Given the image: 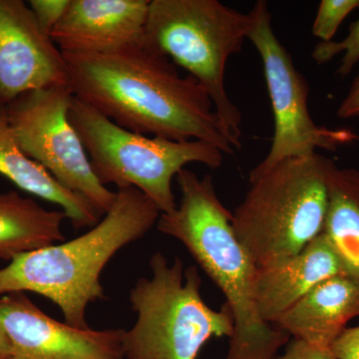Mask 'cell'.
Returning <instances> with one entry per match:
<instances>
[{"label":"cell","instance_id":"1","mask_svg":"<svg viewBox=\"0 0 359 359\" xmlns=\"http://www.w3.org/2000/svg\"><path fill=\"white\" fill-rule=\"evenodd\" d=\"M63 53V52H62ZM73 95L122 128L236 153L209 94L154 47L136 42L105 53H63Z\"/></svg>","mask_w":359,"mask_h":359},{"label":"cell","instance_id":"2","mask_svg":"<svg viewBox=\"0 0 359 359\" xmlns=\"http://www.w3.org/2000/svg\"><path fill=\"white\" fill-rule=\"evenodd\" d=\"M181 199L161 214L157 228L179 240L226 297L233 332L224 359H276L290 334L262 320L255 297L257 269L233 231V212L219 200L211 175L177 174Z\"/></svg>","mask_w":359,"mask_h":359},{"label":"cell","instance_id":"3","mask_svg":"<svg viewBox=\"0 0 359 359\" xmlns=\"http://www.w3.org/2000/svg\"><path fill=\"white\" fill-rule=\"evenodd\" d=\"M160 215L140 191L118 189L112 208L84 235L20 255L0 269V295H43L57 304L66 323L88 328L87 308L105 299L100 276L106 264L118 250L143 238Z\"/></svg>","mask_w":359,"mask_h":359},{"label":"cell","instance_id":"4","mask_svg":"<svg viewBox=\"0 0 359 359\" xmlns=\"http://www.w3.org/2000/svg\"><path fill=\"white\" fill-rule=\"evenodd\" d=\"M335 166L316 152L249 176V190L233 212L231 226L257 269L285 263L320 235L328 176Z\"/></svg>","mask_w":359,"mask_h":359},{"label":"cell","instance_id":"5","mask_svg":"<svg viewBox=\"0 0 359 359\" xmlns=\"http://www.w3.org/2000/svg\"><path fill=\"white\" fill-rule=\"evenodd\" d=\"M250 25V13L219 0H151L142 37L204 87L236 151L242 148L243 116L226 93L224 72Z\"/></svg>","mask_w":359,"mask_h":359},{"label":"cell","instance_id":"6","mask_svg":"<svg viewBox=\"0 0 359 359\" xmlns=\"http://www.w3.org/2000/svg\"><path fill=\"white\" fill-rule=\"evenodd\" d=\"M152 278H140L130 292L138 313L125 330L123 351L128 359H197L212 337H231L233 320L226 304L210 308L201 294L202 278L195 266L184 271L177 257L170 264L162 252L150 259Z\"/></svg>","mask_w":359,"mask_h":359},{"label":"cell","instance_id":"7","mask_svg":"<svg viewBox=\"0 0 359 359\" xmlns=\"http://www.w3.org/2000/svg\"><path fill=\"white\" fill-rule=\"evenodd\" d=\"M68 118L103 186L133 187L152 201L161 214L176 209L172 181L186 165L200 163L217 169L224 153L200 140L174 141L146 136L118 126L73 96Z\"/></svg>","mask_w":359,"mask_h":359},{"label":"cell","instance_id":"8","mask_svg":"<svg viewBox=\"0 0 359 359\" xmlns=\"http://www.w3.org/2000/svg\"><path fill=\"white\" fill-rule=\"evenodd\" d=\"M252 18L248 39L256 47L263 62L275 132L266 158L250 171L263 174L290 158L335 151L356 138L351 130L318 126L309 111V84L297 69L292 55L276 37L268 4L259 0L250 11Z\"/></svg>","mask_w":359,"mask_h":359},{"label":"cell","instance_id":"9","mask_svg":"<svg viewBox=\"0 0 359 359\" xmlns=\"http://www.w3.org/2000/svg\"><path fill=\"white\" fill-rule=\"evenodd\" d=\"M73 96L69 85L25 92L7 103L9 121L21 150L30 159L105 215L114 204L116 192L97 179L69 121Z\"/></svg>","mask_w":359,"mask_h":359},{"label":"cell","instance_id":"10","mask_svg":"<svg viewBox=\"0 0 359 359\" xmlns=\"http://www.w3.org/2000/svg\"><path fill=\"white\" fill-rule=\"evenodd\" d=\"M0 325L13 359H123L124 330L78 328L53 320L25 292L0 295Z\"/></svg>","mask_w":359,"mask_h":359},{"label":"cell","instance_id":"11","mask_svg":"<svg viewBox=\"0 0 359 359\" xmlns=\"http://www.w3.org/2000/svg\"><path fill=\"white\" fill-rule=\"evenodd\" d=\"M69 85L67 65L22 0H0V99Z\"/></svg>","mask_w":359,"mask_h":359},{"label":"cell","instance_id":"12","mask_svg":"<svg viewBox=\"0 0 359 359\" xmlns=\"http://www.w3.org/2000/svg\"><path fill=\"white\" fill-rule=\"evenodd\" d=\"M150 0H70L50 33L63 53H105L141 41Z\"/></svg>","mask_w":359,"mask_h":359},{"label":"cell","instance_id":"13","mask_svg":"<svg viewBox=\"0 0 359 359\" xmlns=\"http://www.w3.org/2000/svg\"><path fill=\"white\" fill-rule=\"evenodd\" d=\"M344 275L341 264L323 233L297 256L266 269H257L255 297L262 320L275 325L282 314L318 283Z\"/></svg>","mask_w":359,"mask_h":359},{"label":"cell","instance_id":"14","mask_svg":"<svg viewBox=\"0 0 359 359\" xmlns=\"http://www.w3.org/2000/svg\"><path fill=\"white\" fill-rule=\"evenodd\" d=\"M359 316V283L344 275L323 280L278 318L276 327L311 346L330 349Z\"/></svg>","mask_w":359,"mask_h":359},{"label":"cell","instance_id":"15","mask_svg":"<svg viewBox=\"0 0 359 359\" xmlns=\"http://www.w3.org/2000/svg\"><path fill=\"white\" fill-rule=\"evenodd\" d=\"M0 175L21 190L60 205L74 229L93 228L101 214L88 200L59 184L39 163L21 150L9 121L7 104L0 99Z\"/></svg>","mask_w":359,"mask_h":359},{"label":"cell","instance_id":"16","mask_svg":"<svg viewBox=\"0 0 359 359\" xmlns=\"http://www.w3.org/2000/svg\"><path fill=\"white\" fill-rule=\"evenodd\" d=\"M63 211H48L15 191L0 193V259L11 261L65 241Z\"/></svg>","mask_w":359,"mask_h":359},{"label":"cell","instance_id":"17","mask_svg":"<svg viewBox=\"0 0 359 359\" xmlns=\"http://www.w3.org/2000/svg\"><path fill=\"white\" fill-rule=\"evenodd\" d=\"M328 205L323 233L344 275L359 283V170L335 166L327 180Z\"/></svg>","mask_w":359,"mask_h":359},{"label":"cell","instance_id":"18","mask_svg":"<svg viewBox=\"0 0 359 359\" xmlns=\"http://www.w3.org/2000/svg\"><path fill=\"white\" fill-rule=\"evenodd\" d=\"M341 53L344 55L337 73L341 77H346L359 62V18L349 27L346 39L341 41L320 42L314 47L311 57L321 65Z\"/></svg>","mask_w":359,"mask_h":359},{"label":"cell","instance_id":"19","mask_svg":"<svg viewBox=\"0 0 359 359\" xmlns=\"http://www.w3.org/2000/svg\"><path fill=\"white\" fill-rule=\"evenodd\" d=\"M358 7L359 0H323L314 18L313 34L320 42L332 41L340 25Z\"/></svg>","mask_w":359,"mask_h":359},{"label":"cell","instance_id":"20","mask_svg":"<svg viewBox=\"0 0 359 359\" xmlns=\"http://www.w3.org/2000/svg\"><path fill=\"white\" fill-rule=\"evenodd\" d=\"M69 2L70 0H30L28 6L42 29L50 35L52 29L65 14Z\"/></svg>","mask_w":359,"mask_h":359},{"label":"cell","instance_id":"21","mask_svg":"<svg viewBox=\"0 0 359 359\" xmlns=\"http://www.w3.org/2000/svg\"><path fill=\"white\" fill-rule=\"evenodd\" d=\"M337 359H359V325L346 327L330 346Z\"/></svg>","mask_w":359,"mask_h":359},{"label":"cell","instance_id":"22","mask_svg":"<svg viewBox=\"0 0 359 359\" xmlns=\"http://www.w3.org/2000/svg\"><path fill=\"white\" fill-rule=\"evenodd\" d=\"M276 359H337L330 349L311 346L302 340L294 339L285 349V353Z\"/></svg>","mask_w":359,"mask_h":359},{"label":"cell","instance_id":"23","mask_svg":"<svg viewBox=\"0 0 359 359\" xmlns=\"http://www.w3.org/2000/svg\"><path fill=\"white\" fill-rule=\"evenodd\" d=\"M337 115L340 119L359 118V73L353 80L346 96L340 103Z\"/></svg>","mask_w":359,"mask_h":359},{"label":"cell","instance_id":"24","mask_svg":"<svg viewBox=\"0 0 359 359\" xmlns=\"http://www.w3.org/2000/svg\"><path fill=\"white\" fill-rule=\"evenodd\" d=\"M0 359H13L11 344L1 325H0Z\"/></svg>","mask_w":359,"mask_h":359}]
</instances>
